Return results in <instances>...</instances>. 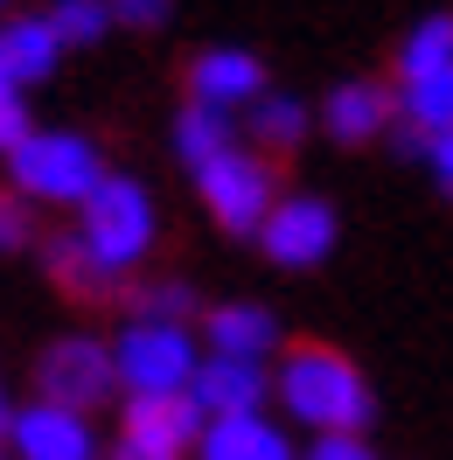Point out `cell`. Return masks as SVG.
Masks as SVG:
<instances>
[{
	"mask_svg": "<svg viewBox=\"0 0 453 460\" xmlns=\"http://www.w3.org/2000/svg\"><path fill=\"white\" fill-rule=\"evenodd\" d=\"M425 161H432V181H440V189L453 196V133H447V140H432V146H425Z\"/></svg>",
	"mask_w": 453,
	"mask_h": 460,
	"instance_id": "cell-27",
	"label": "cell"
},
{
	"mask_svg": "<svg viewBox=\"0 0 453 460\" xmlns=\"http://www.w3.org/2000/svg\"><path fill=\"white\" fill-rule=\"evenodd\" d=\"M57 57H63V42L49 29V14H22V22L0 29V70H7V84H42L57 70Z\"/></svg>",
	"mask_w": 453,
	"mask_h": 460,
	"instance_id": "cell-15",
	"label": "cell"
},
{
	"mask_svg": "<svg viewBox=\"0 0 453 460\" xmlns=\"http://www.w3.org/2000/svg\"><path fill=\"white\" fill-rule=\"evenodd\" d=\"M29 237H35V217H29V202H22L14 189H7V196H0V252H22Z\"/></svg>",
	"mask_w": 453,
	"mask_h": 460,
	"instance_id": "cell-24",
	"label": "cell"
},
{
	"mask_svg": "<svg viewBox=\"0 0 453 460\" xmlns=\"http://www.w3.org/2000/svg\"><path fill=\"white\" fill-rule=\"evenodd\" d=\"M77 237H84V252L112 279H126L133 265L154 252V196H147L133 174H105L98 189H91V202L77 209Z\"/></svg>",
	"mask_w": 453,
	"mask_h": 460,
	"instance_id": "cell-2",
	"label": "cell"
},
{
	"mask_svg": "<svg viewBox=\"0 0 453 460\" xmlns=\"http://www.w3.org/2000/svg\"><path fill=\"white\" fill-rule=\"evenodd\" d=\"M265 98V63L252 49H202L196 70H189V105H209V112H252Z\"/></svg>",
	"mask_w": 453,
	"mask_h": 460,
	"instance_id": "cell-10",
	"label": "cell"
},
{
	"mask_svg": "<svg viewBox=\"0 0 453 460\" xmlns=\"http://www.w3.org/2000/svg\"><path fill=\"white\" fill-rule=\"evenodd\" d=\"M397 112L412 119V133H419V140H447V133H453V70L404 84V91H397Z\"/></svg>",
	"mask_w": 453,
	"mask_h": 460,
	"instance_id": "cell-19",
	"label": "cell"
},
{
	"mask_svg": "<svg viewBox=\"0 0 453 460\" xmlns=\"http://www.w3.org/2000/svg\"><path fill=\"white\" fill-rule=\"evenodd\" d=\"M196 314V293L182 287V279H154V287L133 293V321H154V328H189Z\"/></svg>",
	"mask_w": 453,
	"mask_h": 460,
	"instance_id": "cell-22",
	"label": "cell"
},
{
	"mask_svg": "<svg viewBox=\"0 0 453 460\" xmlns=\"http://www.w3.org/2000/svg\"><path fill=\"white\" fill-rule=\"evenodd\" d=\"M202 419L196 398H126V419H119V447L154 460H182L202 447Z\"/></svg>",
	"mask_w": 453,
	"mask_h": 460,
	"instance_id": "cell-8",
	"label": "cell"
},
{
	"mask_svg": "<svg viewBox=\"0 0 453 460\" xmlns=\"http://www.w3.org/2000/svg\"><path fill=\"white\" fill-rule=\"evenodd\" d=\"M0 77H7V70H0Z\"/></svg>",
	"mask_w": 453,
	"mask_h": 460,
	"instance_id": "cell-32",
	"label": "cell"
},
{
	"mask_svg": "<svg viewBox=\"0 0 453 460\" xmlns=\"http://www.w3.org/2000/svg\"><path fill=\"white\" fill-rule=\"evenodd\" d=\"M196 460H293V447L265 411H252V419H209Z\"/></svg>",
	"mask_w": 453,
	"mask_h": 460,
	"instance_id": "cell-14",
	"label": "cell"
},
{
	"mask_svg": "<svg viewBox=\"0 0 453 460\" xmlns=\"http://www.w3.org/2000/svg\"><path fill=\"white\" fill-rule=\"evenodd\" d=\"M49 29H57L63 49H91L98 35L112 29V0H57L49 7Z\"/></svg>",
	"mask_w": 453,
	"mask_h": 460,
	"instance_id": "cell-21",
	"label": "cell"
},
{
	"mask_svg": "<svg viewBox=\"0 0 453 460\" xmlns=\"http://www.w3.org/2000/svg\"><path fill=\"white\" fill-rule=\"evenodd\" d=\"M29 133H35V126H29V105H22V84L0 77V154H14Z\"/></svg>",
	"mask_w": 453,
	"mask_h": 460,
	"instance_id": "cell-23",
	"label": "cell"
},
{
	"mask_svg": "<svg viewBox=\"0 0 453 460\" xmlns=\"http://www.w3.org/2000/svg\"><path fill=\"white\" fill-rule=\"evenodd\" d=\"M119 391V363H112V342H91V335H63L35 356V398L42 404H63V411H98L112 404Z\"/></svg>",
	"mask_w": 453,
	"mask_h": 460,
	"instance_id": "cell-5",
	"label": "cell"
},
{
	"mask_svg": "<svg viewBox=\"0 0 453 460\" xmlns=\"http://www.w3.org/2000/svg\"><path fill=\"white\" fill-rule=\"evenodd\" d=\"M224 154H237V119L230 112H209V105H189V112L174 119V161L189 174L217 168Z\"/></svg>",
	"mask_w": 453,
	"mask_h": 460,
	"instance_id": "cell-16",
	"label": "cell"
},
{
	"mask_svg": "<svg viewBox=\"0 0 453 460\" xmlns=\"http://www.w3.org/2000/svg\"><path fill=\"white\" fill-rule=\"evenodd\" d=\"M168 7L174 0H112V22H126V29H161Z\"/></svg>",
	"mask_w": 453,
	"mask_h": 460,
	"instance_id": "cell-25",
	"label": "cell"
},
{
	"mask_svg": "<svg viewBox=\"0 0 453 460\" xmlns=\"http://www.w3.org/2000/svg\"><path fill=\"white\" fill-rule=\"evenodd\" d=\"M196 189H202V202H209V217L224 230H237V237H258L265 230V217L280 209V181H272V168L258 161V154H224L217 168H202L196 174Z\"/></svg>",
	"mask_w": 453,
	"mask_h": 460,
	"instance_id": "cell-6",
	"label": "cell"
},
{
	"mask_svg": "<svg viewBox=\"0 0 453 460\" xmlns=\"http://www.w3.org/2000/svg\"><path fill=\"white\" fill-rule=\"evenodd\" d=\"M119 460H154V454H133V447H119Z\"/></svg>",
	"mask_w": 453,
	"mask_h": 460,
	"instance_id": "cell-29",
	"label": "cell"
},
{
	"mask_svg": "<svg viewBox=\"0 0 453 460\" xmlns=\"http://www.w3.org/2000/svg\"><path fill=\"white\" fill-rule=\"evenodd\" d=\"M272 391H280V404L300 419V426H314V439L369 426V384H363V370H356L342 349H328V342L286 349Z\"/></svg>",
	"mask_w": 453,
	"mask_h": 460,
	"instance_id": "cell-1",
	"label": "cell"
},
{
	"mask_svg": "<svg viewBox=\"0 0 453 460\" xmlns=\"http://www.w3.org/2000/svg\"><path fill=\"white\" fill-rule=\"evenodd\" d=\"M7 174H14V196L22 202H70V209H84L91 189L105 181V161H98V146L84 133H29V140L7 154Z\"/></svg>",
	"mask_w": 453,
	"mask_h": 460,
	"instance_id": "cell-3",
	"label": "cell"
},
{
	"mask_svg": "<svg viewBox=\"0 0 453 460\" xmlns=\"http://www.w3.org/2000/svg\"><path fill=\"white\" fill-rule=\"evenodd\" d=\"M14 460H98V432L84 411H63V404H22L14 432H7Z\"/></svg>",
	"mask_w": 453,
	"mask_h": 460,
	"instance_id": "cell-9",
	"label": "cell"
},
{
	"mask_svg": "<svg viewBox=\"0 0 453 460\" xmlns=\"http://www.w3.org/2000/svg\"><path fill=\"white\" fill-rule=\"evenodd\" d=\"M342 237V217L328 196H280V209L265 217V230H258V244H265V259L286 265V272H307V265H321L328 252H335Z\"/></svg>",
	"mask_w": 453,
	"mask_h": 460,
	"instance_id": "cell-7",
	"label": "cell"
},
{
	"mask_svg": "<svg viewBox=\"0 0 453 460\" xmlns=\"http://www.w3.org/2000/svg\"><path fill=\"white\" fill-rule=\"evenodd\" d=\"M189 398H196L202 419H252L258 404H265V370L202 349V370H196V384H189Z\"/></svg>",
	"mask_w": 453,
	"mask_h": 460,
	"instance_id": "cell-11",
	"label": "cell"
},
{
	"mask_svg": "<svg viewBox=\"0 0 453 460\" xmlns=\"http://www.w3.org/2000/svg\"><path fill=\"white\" fill-rule=\"evenodd\" d=\"M119 391L126 398H189V384L202 370V349L189 328H154V321H126L112 342Z\"/></svg>",
	"mask_w": 453,
	"mask_h": 460,
	"instance_id": "cell-4",
	"label": "cell"
},
{
	"mask_svg": "<svg viewBox=\"0 0 453 460\" xmlns=\"http://www.w3.org/2000/svg\"><path fill=\"white\" fill-rule=\"evenodd\" d=\"M307 460H377V454L363 447V432H328V439H314Z\"/></svg>",
	"mask_w": 453,
	"mask_h": 460,
	"instance_id": "cell-26",
	"label": "cell"
},
{
	"mask_svg": "<svg viewBox=\"0 0 453 460\" xmlns=\"http://www.w3.org/2000/svg\"><path fill=\"white\" fill-rule=\"evenodd\" d=\"M0 7H7V0H0Z\"/></svg>",
	"mask_w": 453,
	"mask_h": 460,
	"instance_id": "cell-31",
	"label": "cell"
},
{
	"mask_svg": "<svg viewBox=\"0 0 453 460\" xmlns=\"http://www.w3.org/2000/svg\"><path fill=\"white\" fill-rule=\"evenodd\" d=\"M244 126H252L265 146H300V133H307V105H300L293 91H265L252 112H244Z\"/></svg>",
	"mask_w": 453,
	"mask_h": 460,
	"instance_id": "cell-20",
	"label": "cell"
},
{
	"mask_svg": "<svg viewBox=\"0 0 453 460\" xmlns=\"http://www.w3.org/2000/svg\"><path fill=\"white\" fill-rule=\"evenodd\" d=\"M42 259H49V279H57L70 300H112L119 279L84 252V237H49V252H42Z\"/></svg>",
	"mask_w": 453,
	"mask_h": 460,
	"instance_id": "cell-17",
	"label": "cell"
},
{
	"mask_svg": "<svg viewBox=\"0 0 453 460\" xmlns=\"http://www.w3.org/2000/svg\"><path fill=\"white\" fill-rule=\"evenodd\" d=\"M0 460H7V447H0Z\"/></svg>",
	"mask_w": 453,
	"mask_h": 460,
	"instance_id": "cell-30",
	"label": "cell"
},
{
	"mask_svg": "<svg viewBox=\"0 0 453 460\" xmlns=\"http://www.w3.org/2000/svg\"><path fill=\"white\" fill-rule=\"evenodd\" d=\"M397 70H404V84H419V77H440V70H453V14H425L419 29L397 42Z\"/></svg>",
	"mask_w": 453,
	"mask_h": 460,
	"instance_id": "cell-18",
	"label": "cell"
},
{
	"mask_svg": "<svg viewBox=\"0 0 453 460\" xmlns=\"http://www.w3.org/2000/svg\"><path fill=\"white\" fill-rule=\"evenodd\" d=\"M391 112H397V91L356 77V84H335V91H328L321 126H328L342 146H356V140H369V133H384V126H391Z\"/></svg>",
	"mask_w": 453,
	"mask_h": 460,
	"instance_id": "cell-13",
	"label": "cell"
},
{
	"mask_svg": "<svg viewBox=\"0 0 453 460\" xmlns=\"http://www.w3.org/2000/svg\"><path fill=\"white\" fill-rule=\"evenodd\" d=\"M202 342L209 356H237V363H258L265 349H280V314L258 307V300H230V307H209L202 314Z\"/></svg>",
	"mask_w": 453,
	"mask_h": 460,
	"instance_id": "cell-12",
	"label": "cell"
},
{
	"mask_svg": "<svg viewBox=\"0 0 453 460\" xmlns=\"http://www.w3.org/2000/svg\"><path fill=\"white\" fill-rule=\"evenodd\" d=\"M14 432V404H7V391H0V439Z\"/></svg>",
	"mask_w": 453,
	"mask_h": 460,
	"instance_id": "cell-28",
	"label": "cell"
}]
</instances>
